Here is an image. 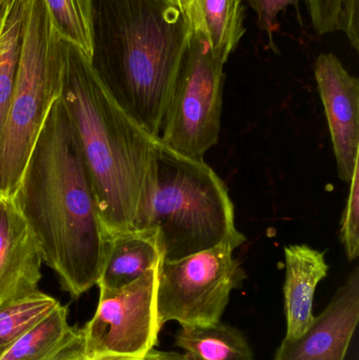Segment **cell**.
<instances>
[{"mask_svg": "<svg viewBox=\"0 0 359 360\" xmlns=\"http://www.w3.org/2000/svg\"><path fill=\"white\" fill-rule=\"evenodd\" d=\"M13 199L61 289L77 300L97 285L109 239L81 150L59 98L48 112Z\"/></svg>", "mask_w": 359, "mask_h": 360, "instance_id": "obj_1", "label": "cell"}, {"mask_svg": "<svg viewBox=\"0 0 359 360\" xmlns=\"http://www.w3.org/2000/svg\"><path fill=\"white\" fill-rule=\"evenodd\" d=\"M191 35L189 12L175 0L91 2V67L157 139Z\"/></svg>", "mask_w": 359, "mask_h": 360, "instance_id": "obj_2", "label": "cell"}, {"mask_svg": "<svg viewBox=\"0 0 359 360\" xmlns=\"http://www.w3.org/2000/svg\"><path fill=\"white\" fill-rule=\"evenodd\" d=\"M60 99L90 176L107 239L135 230L153 174L158 139L115 101L84 52L63 39Z\"/></svg>", "mask_w": 359, "mask_h": 360, "instance_id": "obj_3", "label": "cell"}, {"mask_svg": "<svg viewBox=\"0 0 359 360\" xmlns=\"http://www.w3.org/2000/svg\"><path fill=\"white\" fill-rule=\"evenodd\" d=\"M135 230L157 235L162 260H178L246 236L235 224L227 186L204 160L169 149L158 139L153 174Z\"/></svg>", "mask_w": 359, "mask_h": 360, "instance_id": "obj_4", "label": "cell"}, {"mask_svg": "<svg viewBox=\"0 0 359 360\" xmlns=\"http://www.w3.org/2000/svg\"><path fill=\"white\" fill-rule=\"evenodd\" d=\"M63 39L44 0H27L16 82L0 135V199L13 198L63 86Z\"/></svg>", "mask_w": 359, "mask_h": 360, "instance_id": "obj_5", "label": "cell"}, {"mask_svg": "<svg viewBox=\"0 0 359 360\" xmlns=\"http://www.w3.org/2000/svg\"><path fill=\"white\" fill-rule=\"evenodd\" d=\"M225 65L192 27L158 137L162 145L188 158L204 160V154L218 143Z\"/></svg>", "mask_w": 359, "mask_h": 360, "instance_id": "obj_6", "label": "cell"}, {"mask_svg": "<svg viewBox=\"0 0 359 360\" xmlns=\"http://www.w3.org/2000/svg\"><path fill=\"white\" fill-rule=\"evenodd\" d=\"M228 243L178 260H162L158 270L157 304L160 325L177 321L181 327L221 321L234 290L247 278Z\"/></svg>", "mask_w": 359, "mask_h": 360, "instance_id": "obj_7", "label": "cell"}, {"mask_svg": "<svg viewBox=\"0 0 359 360\" xmlns=\"http://www.w3.org/2000/svg\"><path fill=\"white\" fill-rule=\"evenodd\" d=\"M159 264L122 287L99 285L94 316L80 329L84 351L139 359L154 349L162 329L156 304Z\"/></svg>", "mask_w": 359, "mask_h": 360, "instance_id": "obj_8", "label": "cell"}, {"mask_svg": "<svg viewBox=\"0 0 359 360\" xmlns=\"http://www.w3.org/2000/svg\"><path fill=\"white\" fill-rule=\"evenodd\" d=\"M314 74L328 120L339 176L350 182L359 160V80L332 53L316 58Z\"/></svg>", "mask_w": 359, "mask_h": 360, "instance_id": "obj_9", "label": "cell"}, {"mask_svg": "<svg viewBox=\"0 0 359 360\" xmlns=\"http://www.w3.org/2000/svg\"><path fill=\"white\" fill-rule=\"evenodd\" d=\"M359 323V268L303 335L285 338L274 360H345Z\"/></svg>", "mask_w": 359, "mask_h": 360, "instance_id": "obj_10", "label": "cell"}, {"mask_svg": "<svg viewBox=\"0 0 359 360\" xmlns=\"http://www.w3.org/2000/svg\"><path fill=\"white\" fill-rule=\"evenodd\" d=\"M42 255L13 198L0 199V304L39 291Z\"/></svg>", "mask_w": 359, "mask_h": 360, "instance_id": "obj_11", "label": "cell"}, {"mask_svg": "<svg viewBox=\"0 0 359 360\" xmlns=\"http://www.w3.org/2000/svg\"><path fill=\"white\" fill-rule=\"evenodd\" d=\"M285 311L287 338L303 335L314 321L313 300L318 283L328 275L325 252L306 245L285 248Z\"/></svg>", "mask_w": 359, "mask_h": 360, "instance_id": "obj_12", "label": "cell"}, {"mask_svg": "<svg viewBox=\"0 0 359 360\" xmlns=\"http://www.w3.org/2000/svg\"><path fill=\"white\" fill-rule=\"evenodd\" d=\"M162 262L157 235L153 231L118 233L109 238L105 266L97 285L122 287Z\"/></svg>", "mask_w": 359, "mask_h": 360, "instance_id": "obj_13", "label": "cell"}, {"mask_svg": "<svg viewBox=\"0 0 359 360\" xmlns=\"http://www.w3.org/2000/svg\"><path fill=\"white\" fill-rule=\"evenodd\" d=\"M189 14L213 54L227 63L246 32L242 0H191Z\"/></svg>", "mask_w": 359, "mask_h": 360, "instance_id": "obj_14", "label": "cell"}, {"mask_svg": "<svg viewBox=\"0 0 359 360\" xmlns=\"http://www.w3.org/2000/svg\"><path fill=\"white\" fill-rule=\"evenodd\" d=\"M174 346L194 360H254L244 334L221 321L181 327L175 334Z\"/></svg>", "mask_w": 359, "mask_h": 360, "instance_id": "obj_15", "label": "cell"}, {"mask_svg": "<svg viewBox=\"0 0 359 360\" xmlns=\"http://www.w3.org/2000/svg\"><path fill=\"white\" fill-rule=\"evenodd\" d=\"M27 0H8L0 8V135L16 82Z\"/></svg>", "mask_w": 359, "mask_h": 360, "instance_id": "obj_16", "label": "cell"}, {"mask_svg": "<svg viewBox=\"0 0 359 360\" xmlns=\"http://www.w3.org/2000/svg\"><path fill=\"white\" fill-rule=\"evenodd\" d=\"M60 302L41 291L0 304V359Z\"/></svg>", "mask_w": 359, "mask_h": 360, "instance_id": "obj_17", "label": "cell"}, {"mask_svg": "<svg viewBox=\"0 0 359 360\" xmlns=\"http://www.w3.org/2000/svg\"><path fill=\"white\" fill-rule=\"evenodd\" d=\"M69 307L59 304L35 327L21 336L0 360L46 359L70 330Z\"/></svg>", "mask_w": 359, "mask_h": 360, "instance_id": "obj_18", "label": "cell"}, {"mask_svg": "<svg viewBox=\"0 0 359 360\" xmlns=\"http://www.w3.org/2000/svg\"><path fill=\"white\" fill-rule=\"evenodd\" d=\"M307 4L318 34L341 32L359 51V0H307Z\"/></svg>", "mask_w": 359, "mask_h": 360, "instance_id": "obj_19", "label": "cell"}, {"mask_svg": "<svg viewBox=\"0 0 359 360\" xmlns=\"http://www.w3.org/2000/svg\"><path fill=\"white\" fill-rule=\"evenodd\" d=\"M51 20L61 39L91 55V2L92 0H44Z\"/></svg>", "mask_w": 359, "mask_h": 360, "instance_id": "obj_20", "label": "cell"}, {"mask_svg": "<svg viewBox=\"0 0 359 360\" xmlns=\"http://www.w3.org/2000/svg\"><path fill=\"white\" fill-rule=\"evenodd\" d=\"M42 360H194L187 354L159 351L152 349L145 356L139 359H119L103 354H94L84 350L81 331L77 328H70L58 346Z\"/></svg>", "mask_w": 359, "mask_h": 360, "instance_id": "obj_21", "label": "cell"}, {"mask_svg": "<svg viewBox=\"0 0 359 360\" xmlns=\"http://www.w3.org/2000/svg\"><path fill=\"white\" fill-rule=\"evenodd\" d=\"M349 197L341 220V243L348 259L353 262L359 253V160L354 167Z\"/></svg>", "mask_w": 359, "mask_h": 360, "instance_id": "obj_22", "label": "cell"}, {"mask_svg": "<svg viewBox=\"0 0 359 360\" xmlns=\"http://www.w3.org/2000/svg\"><path fill=\"white\" fill-rule=\"evenodd\" d=\"M250 4L259 17V25L263 32L268 34L270 46L276 51L274 44V33L278 30V13L286 10L289 6H294L299 8V0H244Z\"/></svg>", "mask_w": 359, "mask_h": 360, "instance_id": "obj_23", "label": "cell"}, {"mask_svg": "<svg viewBox=\"0 0 359 360\" xmlns=\"http://www.w3.org/2000/svg\"><path fill=\"white\" fill-rule=\"evenodd\" d=\"M175 1H176L177 4H181L185 10H187L188 12H189L190 1H191V0H175Z\"/></svg>", "mask_w": 359, "mask_h": 360, "instance_id": "obj_24", "label": "cell"}, {"mask_svg": "<svg viewBox=\"0 0 359 360\" xmlns=\"http://www.w3.org/2000/svg\"><path fill=\"white\" fill-rule=\"evenodd\" d=\"M6 1H8V0H0V8H1Z\"/></svg>", "mask_w": 359, "mask_h": 360, "instance_id": "obj_25", "label": "cell"}]
</instances>
